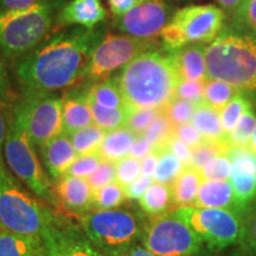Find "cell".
<instances>
[{"instance_id": "7a4b0ae2", "label": "cell", "mask_w": 256, "mask_h": 256, "mask_svg": "<svg viewBox=\"0 0 256 256\" xmlns=\"http://www.w3.org/2000/svg\"><path fill=\"white\" fill-rule=\"evenodd\" d=\"M118 81L127 110L164 108L182 81L172 52L156 48L124 66Z\"/></svg>"}, {"instance_id": "30bf717a", "label": "cell", "mask_w": 256, "mask_h": 256, "mask_svg": "<svg viewBox=\"0 0 256 256\" xmlns=\"http://www.w3.org/2000/svg\"><path fill=\"white\" fill-rule=\"evenodd\" d=\"M174 212L196 232L210 252H218L240 242L242 217L230 210L182 206Z\"/></svg>"}, {"instance_id": "7402d4cb", "label": "cell", "mask_w": 256, "mask_h": 256, "mask_svg": "<svg viewBox=\"0 0 256 256\" xmlns=\"http://www.w3.org/2000/svg\"><path fill=\"white\" fill-rule=\"evenodd\" d=\"M203 180L200 170L191 165L184 166L183 171L171 184L174 206H177L178 209L182 206H194Z\"/></svg>"}, {"instance_id": "1f68e13d", "label": "cell", "mask_w": 256, "mask_h": 256, "mask_svg": "<svg viewBox=\"0 0 256 256\" xmlns=\"http://www.w3.org/2000/svg\"><path fill=\"white\" fill-rule=\"evenodd\" d=\"M230 145L228 139L214 142V140H204L200 146L192 148V158L190 165L200 170L209 160L217 156H228Z\"/></svg>"}, {"instance_id": "7dc6e473", "label": "cell", "mask_w": 256, "mask_h": 256, "mask_svg": "<svg viewBox=\"0 0 256 256\" xmlns=\"http://www.w3.org/2000/svg\"><path fill=\"white\" fill-rule=\"evenodd\" d=\"M14 92H12L11 82H10L4 63L0 58V104L4 107L5 104H14Z\"/></svg>"}, {"instance_id": "7c38bea8", "label": "cell", "mask_w": 256, "mask_h": 256, "mask_svg": "<svg viewBox=\"0 0 256 256\" xmlns=\"http://www.w3.org/2000/svg\"><path fill=\"white\" fill-rule=\"evenodd\" d=\"M152 40H140L128 34H107L92 49L84 78L102 80L114 70L126 66L145 51L156 48Z\"/></svg>"}, {"instance_id": "11a10c76", "label": "cell", "mask_w": 256, "mask_h": 256, "mask_svg": "<svg viewBox=\"0 0 256 256\" xmlns=\"http://www.w3.org/2000/svg\"><path fill=\"white\" fill-rule=\"evenodd\" d=\"M217 2L223 8L228 11H235V10H240L244 0H217Z\"/></svg>"}, {"instance_id": "d6986e66", "label": "cell", "mask_w": 256, "mask_h": 256, "mask_svg": "<svg viewBox=\"0 0 256 256\" xmlns=\"http://www.w3.org/2000/svg\"><path fill=\"white\" fill-rule=\"evenodd\" d=\"M63 132L72 134L92 124V114L89 104L88 90L70 92L62 98Z\"/></svg>"}, {"instance_id": "277c9868", "label": "cell", "mask_w": 256, "mask_h": 256, "mask_svg": "<svg viewBox=\"0 0 256 256\" xmlns=\"http://www.w3.org/2000/svg\"><path fill=\"white\" fill-rule=\"evenodd\" d=\"M208 80H218L241 90H256V38L217 37L206 49Z\"/></svg>"}, {"instance_id": "5bb4252c", "label": "cell", "mask_w": 256, "mask_h": 256, "mask_svg": "<svg viewBox=\"0 0 256 256\" xmlns=\"http://www.w3.org/2000/svg\"><path fill=\"white\" fill-rule=\"evenodd\" d=\"M43 242L46 256H104L84 232L63 220Z\"/></svg>"}, {"instance_id": "816d5d0a", "label": "cell", "mask_w": 256, "mask_h": 256, "mask_svg": "<svg viewBox=\"0 0 256 256\" xmlns=\"http://www.w3.org/2000/svg\"><path fill=\"white\" fill-rule=\"evenodd\" d=\"M43 0H0V10H25L40 4Z\"/></svg>"}, {"instance_id": "d6a6232c", "label": "cell", "mask_w": 256, "mask_h": 256, "mask_svg": "<svg viewBox=\"0 0 256 256\" xmlns=\"http://www.w3.org/2000/svg\"><path fill=\"white\" fill-rule=\"evenodd\" d=\"M184 164L174 154H172L168 150L158 156V165L156 172L153 174V179L156 183L170 184L174 182L179 174L183 171Z\"/></svg>"}, {"instance_id": "681fc988", "label": "cell", "mask_w": 256, "mask_h": 256, "mask_svg": "<svg viewBox=\"0 0 256 256\" xmlns=\"http://www.w3.org/2000/svg\"><path fill=\"white\" fill-rule=\"evenodd\" d=\"M238 14L243 20L256 31V0H244Z\"/></svg>"}, {"instance_id": "603a6c76", "label": "cell", "mask_w": 256, "mask_h": 256, "mask_svg": "<svg viewBox=\"0 0 256 256\" xmlns=\"http://www.w3.org/2000/svg\"><path fill=\"white\" fill-rule=\"evenodd\" d=\"M138 136H139L128 130L127 127L112 130L106 134L98 153L104 160H110L113 162H119L120 159L130 154V148Z\"/></svg>"}, {"instance_id": "6f0895ef", "label": "cell", "mask_w": 256, "mask_h": 256, "mask_svg": "<svg viewBox=\"0 0 256 256\" xmlns=\"http://www.w3.org/2000/svg\"><path fill=\"white\" fill-rule=\"evenodd\" d=\"M249 147H250L252 151L256 154V128L254 130V134H252V136L250 142H249Z\"/></svg>"}, {"instance_id": "e0dca14e", "label": "cell", "mask_w": 256, "mask_h": 256, "mask_svg": "<svg viewBox=\"0 0 256 256\" xmlns=\"http://www.w3.org/2000/svg\"><path fill=\"white\" fill-rule=\"evenodd\" d=\"M107 11L100 0H72L64 5L57 14L58 26L81 25L92 30L96 25L104 20Z\"/></svg>"}, {"instance_id": "44dd1931", "label": "cell", "mask_w": 256, "mask_h": 256, "mask_svg": "<svg viewBox=\"0 0 256 256\" xmlns=\"http://www.w3.org/2000/svg\"><path fill=\"white\" fill-rule=\"evenodd\" d=\"M0 256H46L43 240L0 228Z\"/></svg>"}, {"instance_id": "2e32d148", "label": "cell", "mask_w": 256, "mask_h": 256, "mask_svg": "<svg viewBox=\"0 0 256 256\" xmlns=\"http://www.w3.org/2000/svg\"><path fill=\"white\" fill-rule=\"evenodd\" d=\"M40 151L48 174L54 180L66 174L69 168L78 156L69 136L64 132L42 146Z\"/></svg>"}, {"instance_id": "9c48e42d", "label": "cell", "mask_w": 256, "mask_h": 256, "mask_svg": "<svg viewBox=\"0 0 256 256\" xmlns=\"http://www.w3.org/2000/svg\"><path fill=\"white\" fill-rule=\"evenodd\" d=\"M142 246L156 256H206L204 243L174 211L145 224Z\"/></svg>"}, {"instance_id": "ffe728a7", "label": "cell", "mask_w": 256, "mask_h": 256, "mask_svg": "<svg viewBox=\"0 0 256 256\" xmlns=\"http://www.w3.org/2000/svg\"><path fill=\"white\" fill-rule=\"evenodd\" d=\"M204 44H188L180 49L172 52L176 66L182 80L185 81H200L208 80L206 60Z\"/></svg>"}, {"instance_id": "db71d44e", "label": "cell", "mask_w": 256, "mask_h": 256, "mask_svg": "<svg viewBox=\"0 0 256 256\" xmlns=\"http://www.w3.org/2000/svg\"><path fill=\"white\" fill-rule=\"evenodd\" d=\"M8 124L6 122L4 110H2V106L0 104V160H4L2 159V152H4V145H5L6 133H8Z\"/></svg>"}, {"instance_id": "d590c367", "label": "cell", "mask_w": 256, "mask_h": 256, "mask_svg": "<svg viewBox=\"0 0 256 256\" xmlns=\"http://www.w3.org/2000/svg\"><path fill=\"white\" fill-rule=\"evenodd\" d=\"M126 200L124 188L116 183L108 184L94 191V208H98V210L116 209Z\"/></svg>"}, {"instance_id": "9a60e30c", "label": "cell", "mask_w": 256, "mask_h": 256, "mask_svg": "<svg viewBox=\"0 0 256 256\" xmlns=\"http://www.w3.org/2000/svg\"><path fill=\"white\" fill-rule=\"evenodd\" d=\"M54 188L57 206L76 216H82L94 208V191L86 178L64 174L57 179Z\"/></svg>"}, {"instance_id": "f35d334b", "label": "cell", "mask_w": 256, "mask_h": 256, "mask_svg": "<svg viewBox=\"0 0 256 256\" xmlns=\"http://www.w3.org/2000/svg\"><path fill=\"white\" fill-rule=\"evenodd\" d=\"M116 168V178L115 183L120 186H127L132 182L136 180L142 176V160L134 158V156H127L115 162Z\"/></svg>"}, {"instance_id": "f907efd6", "label": "cell", "mask_w": 256, "mask_h": 256, "mask_svg": "<svg viewBox=\"0 0 256 256\" xmlns=\"http://www.w3.org/2000/svg\"><path fill=\"white\" fill-rule=\"evenodd\" d=\"M152 152V145L148 142V140L145 136H139L134 142L132 148L130 151V156H134L136 159H144L146 156H148Z\"/></svg>"}, {"instance_id": "bcb514c9", "label": "cell", "mask_w": 256, "mask_h": 256, "mask_svg": "<svg viewBox=\"0 0 256 256\" xmlns=\"http://www.w3.org/2000/svg\"><path fill=\"white\" fill-rule=\"evenodd\" d=\"M166 148H168L172 154L177 156L185 166L190 165L192 158V148L188 145H186V144L182 142V140H179L177 136H174V134L170 138L168 145H166Z\"/></svg>"}, {"instance_id": "6da1fadb", "label": "cell", "mask_w": 256, "mask_h": 256, "mask_svg": "<svg viewBox=\"0 0 256 256\" xmlns=\"http://www.w3.org/2000/svg\"><path fill=\"white\" fill-rule=\"evenodd\" d=\"M92 30L60 32L17 57L14 72L23 95H49L81 81L98 44V34Z\"/></svg>"}, {"instance_id": "f6af8a7d", "label": "cell", "mask_w": 256, "mask_h": 256, "mask_svg": "<svg viewBox=\"0 0 256 256\" xmlns=\"http://www.w3.org/2000/svg\"><path fill=\"white\" fill-rule=\"evenodd\" d=\"M153 182H154V179H153V177H151V176L142 174L139 178H136V180L124 188L126 198L130 200H139L142 194H145L147 188L153 184Z\"/></svg>"}, {"instance_id": "836d02e7", "label": "cell", "mask_w": 256, "mask_h": 256, "mask_svg": "<svg viewBox=\"0 0 256 256\" xmlns=\"http://www.w3.org/2000/svg\"><path fill=\"white\" fill-rule=\"evenodd\" d=\"M250 107V102L242 94H240L220 110V121H222L224 133L226 136H229L232 132L234 128L236 127V124H238L240 119L242 118V115Z\"/></svg>"}, {"instance_id": "83f0119b", "label": "cell", "mask_w": 256, "mask_h": 256, "mask_svg": "<svg viewBox=\"0 0 256 256\" xmlns=\"http://www.w3.org/2000/svg\"><path fill=\"white\" fill-rule=\"evenodd\" d=\"M106 134H107V132L104 130H102L101 127L96 126L94 124L82 128V130H76L72 134H68V136L78 154L86 156L98 152L101 142H104Z\"/></svg>"}, {"instance_id": "ba28073f", "label": "cell", "mask_w": 256, "mask_h": 256, "mask_svg": "<svg viewBox=\"0 0 256 256\" xmlns=\"http://www.w3.org/2000/svg\"><path fill=\"white\" fill-rule=\"evenodd\" d=\"M224 14L215 5H190L178 10L160 34L168 52L188 44L212 43L222 30Z\"/></svg>"}, {"instance_id": "b9f144b4", "label": "cell", "mask_w": 256, "mask_h": 256, "mask_svg": "<svg viewBox=\"0 0 256 256\" xmlns=\"http://www.w3.org/2000/svg\"><path fill=\"white\" fill-rule=\"evenodd\" d=\"M102 160L104 159L98 152L86 156H78L75 162H72V165L69 168L66 174L87 178L100 166Z\"/></svg>"}, {"instance_id": "484cf974", "label": "cell", "mask_w": 256, "mask_h": 256, "mask_svg": "<svg viewBox=\"0 0 256 256\" xmlns=\"http://www.w3.org/2000/svg\"><path fill=\"white\" fill-rule=\"evenodd\" d=\"M89 101L108 108H126L118 78H107L88 89Z\"/></svg>"}, {"instance_id": "ee69618b", "label": "cell", "mask_w": 256, "mask_h": 256, "mask_svg": "<svg viewBox=\"0 0 256 256\" xmlns=\"http://www.w3.org/2000/svg\"><path fill=\"white\" fill-rule=\"evenodd\" d=\"M174 136H177L179 140L186 144L191 148L200 146L204 142L203 136L191 122L174 127Z\"/></svg>"}, {"instance_id": "ac0fdd59", "label": "cell", "mask_w": 256, "mask_h": 256, "mask_svg": "<svg viewBox=\"0 0 256 256\" xmlns=\"http://www.w3.org/2000/svg\"><path fill=\"white\" fill-rule=\"evenodd\" d=\"M192 206L230 210L240 216L246 211L238 204L228 180H203Z\"/></svg>"}, {"instance_id": "3957f363", "label": "cell", "mask_w": 256, "mask_h": 256, "mask_svg": "<svg viewBox=\"0 0 256 256\" xmlns=\"http://www.w3.org/2000/svg\"><path fill=\"white\" fill-rule=\"evenodd\" d=\"M60 222L62 220L42 200L24 190L4 160H0V228L44 240Z\"/></svg>"}, {"instance_id": "d4e9b609", "label": "cell", "mask_w": 256, "mask_h": 256, "mask_svg": "<svg viewBox=\"0 0 256 256\" xmlns=\"http://www.w3.org/2000/svg\"><path fill=\"white\" fill-rule=\"evenodd\" d=\"M191 124L200 130L204 140L220 142L228 139V136L224 133L220 112L206 104L197 106Z\"/></svg>"}, {"instance_id": "74e56055", "label": "cell", "mask_w": 256, "mask_h": 256, "mask_svg": "<svg viewBox=\"0 0 256 256\" xmlns=\"http://www.w3.org/2000/svg\"><path fill=\"white\" fill-rule=\"evenodd\" d=\"M204 180H229L232 174V162L228 156H217L200 168Z\"/></svg>"}, {"instance_id": "5b68a950", "label": "cell", "mask_w": 256, "mask_h": 256, "mask_svg": "<svg viewBox=\"0 0 256 256\" xmlns=\"http://www.w3.org/2000/svg\"><path fill=\"white\" fill-rule=\"evenodd\" d=\"M81 229L104 256H121L142 241L145 224L124 209L92 210L78 217Z\"/></svg>"}, {"instance_id": "4316f807", "label": "cell", "mask_w": 256, "mask_h": 256, "mask_svg": "<svg viewBox=\"0 0 256 256\" xmlns=\"http://www.w3.org/2000/svg\"><path fill=\"white\" fill-rule=\"evenodd\" d=\"M240 94L241 89L224 81L206 80L204 83V104L218 112Z\"/></svg>"}, {"instance_id": "680465c9", "label": "cell", "mask_w": 256, "mask_h": 256, "mask_svg": "<svg viewBox=\"0 0 256 256\" xmlns=\"http://www.w3.org/2000/svg\"><path fill=\"white\" fill-rule=\"evenodd\" d=\"M208 256H209V255H208ZM222 256H246V255H244V252H243L238 247V249H235V250L230 252H228V254L222 255Z\"/></svg>"}, {"instance_id": "60d3db41", "label": "cell", "mask_w": 256, "mask_h": 256, "mask_svg": "<svg viewBox=\"0 0 256 256\" xmlns=\"http://www.w3.org/2000/svg\"><path fill=\"white\" fill-rule=\"evenodd\" d=\"M115 178H116L115 162H110V160H102L100 166L86 179H87L92 191H96L106 186V185L115 183Z\"/></svg>"}, {"instance_id": "c3c4849f", "label": "cell", "mask_w": 256, "mask_h": 256, "mask_svg": "<svg viewBox=\"0 0 256 256\" xmlns=\"http://www.w3.org/2000/svg\"><path fill=\"white\" fill-rule=\"evenodd\" d=\"M145 0H107L110 12L115 17H119L126 14V12L136 8V5L142 4Z\"/></svg>"}, {"instance_id": "8992f818", "label": "cell", "mask_w": 256, "mask_h": 256, "mask_svg": "<svg viewBox=\"0 0 256 256\" xmlns=\"http://www.w3.org/2000/svg\"><path fill=\"white\" fill-rule=\"evenodd\" d=\"M55 2L43 0L25 10H0V54L19 57L42 43L50 32Z\"/></svg>"}, {"instance_id": "4dcf8cb0", "label": "cell", "mask_w": 256, "mask_h": 256, "mask_svg": "<svg viewBox=\"0 0 256 256\" xmlns=\"http://www.w3.org/2000/svg\"><path fill=\"white\" fill-rule=\"evenodd\" d=\"M238 247L246 256H256V198L243 212Z\"/></svg>"}, {"instance_id": "ab89813d", "label": "cell", "mask_w": 256, "mask_h": 256, "mask_svg": "<svg viewBox=\"0 0 256 256\" xmlns=\"http://www.w3.org/2000/svg\"><path fill=\"white\" fill-rule=\"evenodd\" d=\"M162 108H148V110H127V122L126 127L130 130L136 136H142L144 132L148 128L156 116L162 113Z\"/></svg>"}, {"instance_id": "7bdbcfd3", "label": "cell", "mask_w": 256, "mask_h": 256, "mask_svg": "<svg viewBox=\"0 0 256 256\" xmlns=\"http://www.w3.org/2000/svg\"><path fill=\"white\" fill-rule=\"evenodd\" d=\"M204 83L206 82L182 80L179 82L177 89H176L174 96L190 101L196 106H200L204 104Z\"/></svg>"}, {"instance_id": "8d00e7d4", "label": "cell", "mask_w": 256, "mask_h": 256, "mask_svg": "<svg viewBox=\"0 0 256 256\" xmlns=\"http://www.w3.org/2000/svg\"><path fill=\"white\" fill-rule=\"evenodd\" d=\"M197 106L190 101L174 96L168 104L162 108V112L168 116L170 122L174 124V127H178L180 124L191 122L194 116V110Z\"/></svg>"}, {"instance_id": "4fadbf2b", "label": "cell", "mask_w": 256, "mask_h": 256, "mask_svg": "<svg viewBox=\"0 0 256 256\" xmlns=\"http://www.w3.org/2000/svg\"><path fill=\"white\" fill-rule=\"evenodd\" d=\"M171 18V8L165 0H145L124 14L115 17L114 26L128 36L154 40Z\"/></svg>"}, {"instance_id": "52a82bcc", "label": "cell", "mask_w": 256, "mask_h": 256, "mask_svg": "<svg viewBox=\"0 0 256 256\" xmlns=\"http://www.w3.org/2000/svg\"><path fill=\"white\" fill-rule=\"evenodd\" d=\"M4 158L10 171L37 194L40 200L57 206L54 188L44 174L40 159L34 152V146L28 139L23 124L12 112H10Z\"/></svg>"}, {"instance_id": "e575fe53", "label": "cell", "mask_w": 256, "mask_h": 256, "mask_svg": "<svg viewBox=\"0 0 256 256\" xmlns=\"http://www.w3.org/2000/svg\"><path fill=\"white\" fill-rule=\"evenodd\" d=\"M256 128V114L250 107L242 115L238 124L228 136V142L232 147L249 146Z\"/></svg>"}, {"instance_id": "f5cc1de1", "label": "cell", "mask_w": 256, "mask_h": 256, "mask_svg": "<svg viewBox=\"0 0 256 256\" xmlns=\"http://www.w3.org/2000/svg\"><path fill=\"white\" fill-rule=\"evenodd\" d=\"M156 165H158V156L151 152L148 156L142 159V174L151 176L154 174Z\"/></svg>"}, {"instance_id": "8fae6325", "label": "cell", "mask_w": 256, "mask_h": 256, "mask_svg": "<svg viewBox=\"0 0 256 256\" xmlns=\"http://www.w3.org/2000/svg\"><path fill=\"white\" fill-rule=\"evenodd\" d=\"M11 112L23 124L34 146L40 148L63 133L62 98L54 95H23L14 101Z\"/></svg>"}, {"instance_id": "9f6ffc18", "label": "cell", "mask_w": 256, "mask_h": 256, "mask_svg": "<svg viewBox=\"0 0 256 256\" xmlns=\"http://www.w3.org/2000/svg\"><path fill=\"white\" fill-rule=\"evenodd\" d=\"M121 256H156L154 254H152L151 252H148L147 249L144 247V246H136V247L130 249V252H124V255Z\"/></svg>"}, {"instance_id": "f546056e", "label": "cell", "mask_w": 256, "mask_h": 256, "mask_svg": "<svg viewBox=\"0 0 256 256\" xmlns=\"http://www.w3.org/2000/svg\"><path fill=\"white\" fill-rule=\"evenodd\" d=\"M229 183L238 204L246 210L256 198V174L247 171L232 170Z\"/></svg>"}, {"instance_id": "f1b7e54d", "label": "cell", "mask_w": 256, "mask_h": 256, "mask_svg": "<svg viewBox=\"0 0 256 256\" xmlns=\"http://www.w3.org/2000/svg\"><path fill=\"white\" fill-rule=\"evenodd\" d=\"M89 104H90L94 124L107 133L126 127L128 116L126 108H108L92 101H89Z\"/></svg>"}, {"instance_id": "cb8c5ba5", "label": "cell", "mask_w": 256, "mask_h": 256, "mask_svg": "<svg viewBox=\"0 0 256 256\" xmlns=\"http://www.w3.org/2000/svg\"><path fill=\"white\" fill-rule=\"evenodd\" d=\"M139 206L144 212L154 217L168 214L174 203V192L170 184L153 183L139 200Z\"/></svg>"}]
</instances>
